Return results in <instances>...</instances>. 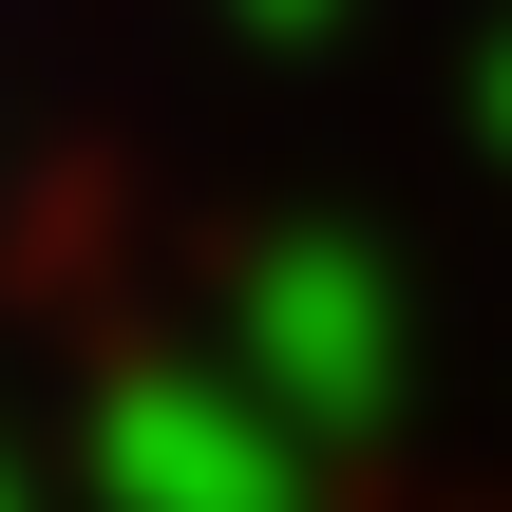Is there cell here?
Returning a JSON list of instances; mask_svg holds the SVG:
<instances>
[{"label":"cell","instance_id":"1","mask_svg":"<svg viewBox=\"0 0 512 512\" xmlns=\"http://www.w3.org/2000/svg\"><path fill=\"white\" fill-rule=\"evenodd\" d=\"M228 380H247L266 418H304V437L380 418V399H399V266H380V247H266V266L228 285Z\"/></svg>","mask_w":512,"mask_h":512},{"label":"cell","instance_id":"2","mask_svg":"<svg viewBox=\"0 0 512 512\" xmlns=\"http://www.w3.org/2000/svg\"><path fill=\"white\" fill-rule=\"evenodd\" d=\"M95 512H304V418H266L228 361H152L95 399Z\"/></svg>","mask_w":512,"mask_h":512},{"label":"cell","instance_id":"3","mask_svg":"<svg viewBox=\"0 0 512 512\" xmlns=\"http://www.w3.org/2000/svg\"><path fill=\"white\" fill-rule=\"evenodd\" d=\"M247 19H266V38H323V19H342V0H247Z\"/></svg>","mask_w":512,"mask_h":512},{"label":"cell","instance_id":"4","mask_svg":"<svg viewBox=\"0 0 512 512\" xmlns=\"http://www.w3.org/2000/svg\"><path fill=\"white\" fill-rule=\"evenodd\" d=\"M0 512H38V475H19V456H0Z\"/></svg>","mask_w":512,"mask_h":512},{"label":"cell","instance_id":"5","mask_svg":"<svg viewBox=\"0 0 512 512\" xmlns=\"http://www.w3.org/2000/svg\"><path fill=\"white\" fill-rule=\"evenodd\" d=\"M494 114H512V76H494Z\"/></svg>","mask_w":512,"mask_h":512}]
</instances>
